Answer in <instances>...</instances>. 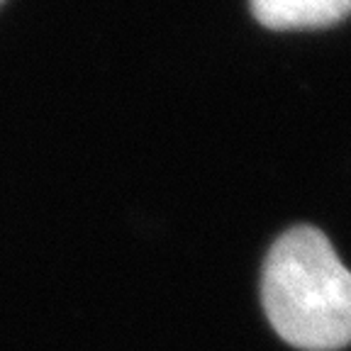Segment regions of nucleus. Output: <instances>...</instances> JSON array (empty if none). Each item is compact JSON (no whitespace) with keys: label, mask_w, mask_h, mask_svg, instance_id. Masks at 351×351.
Returning a JSON list of instances; mask_svg holds the SVG:
<instances>
[{"label":"nucleus","mask_w":351,"mask_h":351,"mask_svg":"<svg viewBox=\"0 0 351 351\" xmlns=\"http://www.w3.org/2000/svg\"><path fill=\"white\" fill-rule=\"evenodd\" d=\"M261 300L269 322L291 346L337 351L351 344V271L315 227H293L271 247Z\"/></svg>","instance_id":"f257e3e1"},{"label":"nucleus","mask_w":351,"mask_h":351,"mask_svg":"<svg viewBox=\"0 0 351 351\" xmlns=\"http://www.w3.org/2000/svg\"><path fill=\"white\" fill-rule=\"evenodd\" d=\"M252 12L263 27L319 29L351 15V0H252Z\"/></svg>","instance_id":"f03ea898"},{"label":"nucleus","mask_w":351,"mask_h":351,"mask_svg":"<svg viewBox=\"0 0 351 351\" xmlns=\"http://www.w3.org/2000/svg\"><path fill=\"white\" fill-rule=\"evenodd\" d=\"M0 3H3V0H0Z\"/></svg>","instance_id":"7ed1b4c3"}]
</instances>
